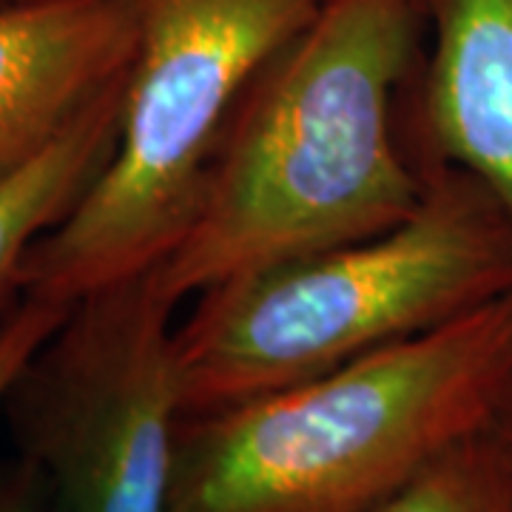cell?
Listing matches in <instances>:
<instances>
[{
    "label": "cell",
    "mask_w": 512,
    "mask_h": 512,
    "mask_svg": "<svg viewBox=\"0 0 512 512\" xmlns=\"http://www.w3.org/2000/svg\"><path fill=\"white\" fill-rule=\"evenodd\" d=\"M424 0H328L256 74L154 268L180 305L239 276L382 234L419 208L407 128Z\"/></svg>",
    "instance_id": "1"
},
{
    "label": "cell",
    "mask_w": 512,
    "mask_h": 512,
    "mask_svg": "<svg viewBox=\"0 0 512 512\" xmlns=\"http://www.w3.org/2000/svg\"><path fill=\"white\" fill-rule=\"evenodd\" d=\"M510 404L512 293L322 376L183 416L165 512H376Z\"/></svg>",
    "instance_id": "2"
},
{
    "label": "cell",
    "mask_w": 512,
    "mask_h": 512,
    "mask_svg": "<svg viewBox=\"0 0 512 512\" xmlns=\"http://www.w3.org/2000/svg\"><path fill=\"white\" fill-rule=\"evenodd\" d=\"M510 293L507 211L470 171L427 160L419 208L399 225L191 299L174 330L183 416L330 373Z\"/></svg>",
    "instance_id": "3"
},
{
    "label": "cell",
    "mask_w": 512,
    "mask_h": 512,
    "mask_svg": "<svg viewBox=\"0 0 512 512\" xmlns=\"http://www.w3.org/2000/svg\"><path fill=\"white\" fill-rule=\"evenodd\" d=\"M117 3L134 63L114 157L23 268L26 296L66 308L163 262L242 94L328 0Z\"/></svg>",
    "instance_id": "4"
},
{
    "label": "cell",
    "mask_w": 512,
    "mask_h": 512,
    "mask_svg": "<svg viewBox=\"0 0 512 512\" xmlns=\"http://www.w3.org/2000/svg\"><path fill=\"white\" fill-rule=\"evenodd\" d=\"M180 302L157 271L74 302L6 387L15 456L55 512H165L183 419L174 330Z\"/></svg>",
    "instance_id": "5"
},
{
    "label": "cell",
    "mask_w": 512,
    "mask_h": 512,
    "mask_svg": "<svg viewBox=\"0 0 512 512\" xmlns=\"http://www.w3.org/2000/svg\"><path fill=\"white\" fill-rule=\"evenodd\" d=\"M134 26L117 0L0 3V180L123 86Z\"/></svg>",
    "instance_id": "6"
},
{
    "label": "cell",
    "mask_w": 512,
    "mask_h": 512,
    "mask_svg": "<svg viewBox=\"0 0 512 512\" xmlns=\"http://www.w3.org/2000/svg\"><path fill=\"white\" fill-rule=\"evenodd\" d=\"M424 12L413 146L421 160L470 171L512 222V0H424Z\"/></svg>",
    "instance_id": "7"
},
{
    "label": "cell",
    "mask_w": 512,
    "mask_h": 512,
    "mask_svg": "<svg viewBox=\"0 0 512 512\" xmlns=\"http://www.w3.org/2000/svg\"><path fill=\"white\" fill-rule=\"evenodd\" d=\"M126 83L100 97L32 163L0 180V330L26 299L29 251L72 214L114 157Z\"/></svg>",
    "instance_id": "8"
},
{
    "label": "cell",
    "mask_w": 512,
    "mask_h": 512,
    "mask_svg": "<svg viewBox=\"0 0 512 512\" xmlns=\"http://www.w3.org/2000/svg\"><path fill=\"white\" fill-rule=\"evenodd\" d=\"M376 512H512L507 416L456 441Z\"/></svg>",
    "instance_id": "9"
},
{
    "label": "cell",
    "mask_w": 512,
    "mask_h": 512,
    "mask_svg": "<svg viewBox=\"0 0 512 512\" xmlns=\"http://www.w3.org/2000/svg\"><path fill=\"white\" fill-rule=\"evenodd\" d=\"M66 313H69L66 305H55L35 296H26L20 302L15 316L0 330V402L20 367L55 333L57 325L66 319Z\"/></svg>",
    "instance_id": "10"
},
{
    "label": "cell",
    "mask_w": 512,
    "mask_h": 512,
    "mask_svg": "<svg viewBox=\"0 0 512 512\" xmlns=\"http://www.w3.org/2000/svg\"><path fill=\"white\" fill-rule=\"evenodd\" d=\"M0 512H55L46 481L26 458L0 464Z\"/></svg>",
    "instance_id": "11"
},
{
    "label": "cell",
    "mask_w": 512,
    "mask_h": 512,
    "mask_svg": "<svg viewBox=\"0 0 512 512\" xmlns=\"http://www.w3.org/2000/svg\"><path fill=\"white\" fill-rule=\"evenodd\" d=\"M507 424H510V430H512V404H510V410H507Z\"/></svg>",
    "instance_id": "12"
},
{
    "label": "cell",
    "mask_w": 512,
    "mask_h": 512,
    "mask_svg": "<svg viewBox=\"0 0 512 512\" xmlns=\"http://www.w3.org/2000/svg\"><path fill=\"white\" fill-rule=\"evenodd\" d=\"M0 3H15V0H0Z\"/></svg>",
    "instance_id": "13"
}]
</instances>
